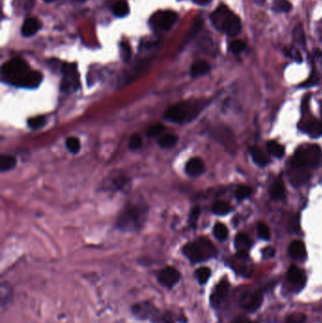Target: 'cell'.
<instances>
[{"label": "cell", "instance_id": "d6a6232c", "mask_svg": "<svg viewBox=\"0 0 322 323\" xmlns=\"http://www.w3.org/2000/svg\"><path fill=\"white\" fill-rule=\"evenodd\" d=\"M257 233H258V236L264 240H269L270 238V229L264 223H259L257 226Z\"/></svg>", "mask_w": 322, "mask_h": 323}, {"label": "cell", "instance_id": "52a82bcc", "mask_svg": "<svg viewBox=\"0 0 322 323\" xmlns=\"http://www.w3.org/2000/svg\"><path fill=\"white\" fill-rule=\"evenodd\" d=\"M133 312L137 317L142 319H150L155 323H172V316H168L167 313L162 314L151 303L143 302L136 304L133 307Z\"/></svg>", "mask_w": 322, "mask_h": 323}, {"label": "cell", "instance_id": "ffe728a7", "mask_svg": "<svg viewBox=\"0 0 322 323\" xmlns=\"http://www.w3.org/2000/svg\"><path fill=\"white\" fill-rule=\"evenodd\" d=\"M234 245H235V248L238 249V251L239 250L247 251V249L251 246V242L247 234L239 233L236 235V237L234 239Z\"/></svg>", "mask_w": 322, "mask_h": 323}, {"label": "cell", "instance_id": "9c48e42d", "mask_svg": "<svg viewBox=\"0 0 322 323\" xmlns=\"http://www.w3.org/2000/svg\"><path fill=\"white\" fill-rule=\"evenodd\" d=\"M178 19V15L172 11L160 12L151 18L152 26L158 30H167L172 28Z\"/></svg>", "mask_w": 322, "mask_h": 323}, {"label": "cell", "instance_id": "bcb514c9", "mask_svg": "<svg viewBox=\"0 0 322 323\" xmlns=\"http://www.w3.org/2000/svg\"><path fill=\"white\" fill-rule=\"evenodd\" d=\"M45 2H46V3H51V2H53V1H55V0H44Z\"/></svg>", "mask_w": 322, "mask_h": 323}, {"label": "cell", "instance_id": "f1b7e54d", "mask_svg": "<svg viewBox=\"0 0 322 323\" xmlns=\"http://www.w3.org/2000/svg\"><path fill=\"white\" fill-rule=\"evenodd\" d=\"M293 38H294V41L297 42L298 44L301 45H305V33L300 24H298L293 30Z\"/></svg>", "mask_w": 322, "mask_h": 323}, {"label": "cell", "instance_id": "e0dca14e", "mask_svg": "<svg viewBox=\"0 0 322 323\" xmlns=\"http://www.w3.org/2000/svg\"><path fill=\"white\" fill-rule=\"evenodd\" d=\"M210 64L205 60H199L191 68V76L194 78H198L201 76L205 75L210 71Z\"/></svg>", "mask_w": 322, "mask_h": 323}, {"label": "cell", "instance_id": "ba28073f", "mask_svg": "<svg viewBox=\"0 0 322 323\" xmlns=\"http://www.w3.org/2000/svg\"><path fill=\"white\" fill-rule=\"evenodd\" d=\"M62 80L60 90L63 93L72 94L80 88V75L75 63H63L61 67Z\"/></svg>", "mask_w": 322, "mask_h": 323}, {"label": "cell", "instance_id": "6da1fadb", "mask_svg": "<svg viewBox=\"0 0 322 323\" xmlns=\"http://www.w3.org/2000/svg\"><path fill=\"white\" fill-rule=\"evenodd\" d=\"M210 19L213 26L217 30L228 36H235L241 31L242 24L239 17L224 5L219 6L211 14Z\"/></svg>", "mask_w": 322, "mask_h": 323}, {"label": "cell", "instance_id": "8fae6325", "mask_svg": "<svg viewBox=\"0 0 322 323\" xmlns=\"http://www.w3.org/2000/svg\"><path fill=\"white\" fill-rule=\"evenodd\" d=\"M180 272L172 267H166L158 274L159 283L166 288H172L180 282Z\"/></svg>", "mask_w": 322, "mask_h": 323}, {"label": "cell", "instance_id": "277c9868", "mask_svg": "<svg viewBox=\"0 0 322 323\" xmlns=\"http://www.w3.org/2000/svg\"><path fill=\"white\" fill-rule=\"evenodd\" d=\"M182 252L192 263H200L216 255L217 249L209 239L202 237L185 245L182 248Z\"/></svg>", "mask_w": 322, "mask_h": 323}, {"label": "cell", "instance_id": "d6986e66", "mask_svg": "<svg viewBox=\"0 0 322 323\" xmlns=\"http://www.w3.org/2000/svg\"><path fill=\"white\" fill-rule=\"evenodd\" d=\"M272 10L277 14L289 13L292 10V4L288 0H273Z\"/></svg>", "mask_w": 322, "mask_h": 323}, {"label": "cell", "instance_id": "60d3db41", "mask_svg": "<svg viewBox=\"0 0 322 323\" xmlns=\"http://www.w3.org/2000/svg\"><path fill=\"white\" fill-rule=\"evenodd\" d=\"M121 57L124 61H127L131 58V49L130 45L125 43L121 44Z\"/></svg>", "mask_w": 322, "mask_h": 323}, {"label": "cell", "instance_id": "7dc6e473", "mask_svg": "<svg viewBox=\"0 0 322 323\" xmlns=\"http://www.w3.org/2000/svg\"><path fill=\"white\" fill-rule=\"evenodd\" d=\"M74 1H77V2H85L87 0H74Z\"/></svg>", "mask_w": 322, "mask_h": 323}, {"label": "cell", "instance_id": "4dcf8cb0", "mask_svg": "<svg viewBox=\"0 0 322 323\" xmlns=\"http://www.w3.org/2000/svg\"><path fill=\"white\" fill-rule=\"evenodd\" d=\"M67 148L71 153L77 154L81 150V142L77 137H69L67 139Z\"/></svg>", "mask_w": 322, "mask_h": 323}, {"label": "cell", "instance_id": "9a60e30c", "mask_svg": "<svg viewBox=\"0 0 322 323\" xmlns=\"http://www.w3.org/2000/svg\"><path fill=\"white\" fill-rule=\"evenodd\" d=\"M288 252L290 256L296 260H304L307 255L306 248L303 242L300 240L293 241L288 248Z\"/></svg>", "mask_w": 322, "mask_h": 323}, {"label": "cell", "instance_id": "c3c4849f", "mask_svg": "<svg viewBox=\"0 0 322 323\" xmlns=\"http://www.w3.org/2000/svg\"><path fill=\"white\" fill-rule=\"evenodd\" d=\"M321 114H322V104H321Z\"/></svg>", "mask_w": 322, "mask_h": 323}, {"label": "cell", "instance_id": "d590c367", "mask_svg": "<svg viewBox=\"0 0 322 323\" xmlns=\"http://www.w3.org/2000/svg\"><path fill=\"white\" fill-rule=\"evenodd\" d=\"M142 147V139L139 136H134L131 137L128 142V148L132 151H137Z\"/></svg>", "mask_w": 322, "mask_h": 323}, {"label": "cell", "instance_id": "d4e9b609", "mask_svg": "<svg viewBox=\"0 0 322 323\" xmlns=\"http://www.w3.org/2000/svg\"><path fill=\"white\" fill-rule=\"evenodd\" d=\"M268 150L270 154L276 158H283L285 155V148L275 141H270L268 143Z\"/></svg>", "mask_w": 322, "mask_h": 323}, {"label": "cell", "instance_id": "74e56055", "mask_svg": "<svg viewBox=\"0 0 322 323\" xmlns=\"http://www.w3.org/2000/svg\"><path fill=\"white\" fill-rule=\"evenodd\" d=\"M306 319V316L302 313H294L287 317L286 323H303Z\"/></svg>", "mask_w": 322, "mask_h": 323}, {"label": "cell", "instance_id": "f35d334b", "mask_svg": "<svg viewBox=\"0 0 322 323\" xmlns=\"http://www.w3.org/2000/svg\"><path fill=\"white\" fill-rule=\"evenodd\" d=\"M285 54L286 56L290 57L293 60H296V61H301L302 60V58H301V55H300V51L295 48V47H289V48H286L285 50Z\"/></svg>", "mask_w": 322, "mask_h": 323}, {"label": "cell", "instance_id": "3957f363", "mask_svg": "<svg viewBox=\"0 0 322 323\" xmlns=\"http://www.w3.org/2000/svg\"><path fill=\"white\" fill-rule=\"evenodd\" d=\"M147 217V206L143 204L131 205L120 214L117 226L122 231H137L142 228Z\"/></svg>", "mask_w": 322, "mask_h": 323}, {"label": "cell", "instance_id": "7c38bea8", "mask_svg": "<svg viewBox=\"0 0 322 323\" xmlns=\"http://www.w3.org/2000/svg\"><path fill=\"white\" fill-rule=\"evenodd\" d=\"M229 284L227 281H221L217 285L215 291L211 296V304L214 307L219 306L221 303L224 302L228 297L229 293Z\"/></svg>", "mask_w": 322, "mask_h": 323}, {"label": "cell", "instance_id": "8d00e7d4", "mask_svg": "<svg viewBox=\"0 0 322 323\" xmlns=\"http://www.w3.org/2000/svg\"><path fill=\"white\" fill-rule=\"evenodd\" d=\"M164 131H165V126L163 124L158 123L156 125H153L149 128L148 136L150 137H156V136H160Z\"/></svg>", "mask_w": 322, "mask_h": 323}, {"label": "cell", "instance_id": "7402d4cb", "mask_svg": "<svg viewBox=\"0 0 322 323\" xmlns=\"http://www.w3.org/2000/svg\"><path fill=\"white\" fill-rule=\"evenodd\" d=\"M251 157L253 159L255 164L260 166H265L270 163V159L266 156V154L258 148H252L250 150Z\"/></svg>", "mask_w": 322, "mask_h": 323}, {"label": "cell", "instance_id": "4fadbf2b", "mask_svg": "<svg viewBox=\"0 0 322 323\" xmlns=\"http://www.w3.org/2000/svg\"><path fill=\"white\" fill-rule=\"evenodd\" d=\"M205 170L203 160L200 158L190 159L185 165V172L191 177H198Z\"/></svg>", "mask_w": 322, "mask_h": 323}, {"label": "cell", "instance_id": "8992f818", "mask_svg": "<svg viewBox=\"0 0 322 323\" xmlns=\"http://www.w3.org/2000/svg\"><path fill=\"white\" fill-rule=\"evenodd\" d=\"M30 71V67L25 60L15 58L4 63L2 67V77L6 83L20 87Z\"/></svg>", "mask_w": 322, "mask_h": 323}, {"label": "cell", "instance_id": "1f68e13d", "mask_svg": "<svg viewBox=\"0 0 322 323\" xmlns=\"http://www.w3.org/2000/svg\"><path fill=\"white\" fill-rule=\"evenodd\" d=\"M29 127L32 130H38V128H43L45 126V118L44 116H36L30 118L29 122Z\"/></svg>", "mask_w": 322, "mask_h": 323}, {"label": "cell", "instance_id": "836d02e7", "mask_svg": "<svg viewBox=\"0 0 322 323\" xmlns=\"http://www.w3.org/2000/svg\"><path fill=\"white\" fill-rule=\"evenodd\" d=\"M246 48V44L241 40H235L230 44V49L233 54H239L243 52Z\"/></svg>", "mask_w": 322, "mask_h": 323}, {"label": "cell", "instance_id": "ee69618b", "mask_svg": "<svg viewBox=\"0 0 322 323\" xmlns=\"http://www.w3.org/2000/svg\"><path fill=\"white\" fill-rule=\"evenodd\" d=\"M212 0H193V2L196 3V4H199V5H205L207 3H209Z\"/></svg>", "mask_w": 322, "mask_h": 323}, {"label": "cell", "instance_id": "4316f807", "mask_svg": "<svg viewBox=\"0 0 322 323\" xmlns=\"http://www.w3.org/2000/svg\"><path fill=\"white\" fill-rule=\"evenodd\" d=\"M178 136L175 135H166L159 140V146L162 149H171L178 143Z\"/></svg>", "mask_w": 322, "mask_h": 323}, {"label": "cell", "instance_id": "44dd1931", "mask_svg": "<svg viewBox=\"0 0 322 323\" xmlns=\"http://www.w3.org/2000/svg\"><path fill=\"white\" fill-rule=\"evenodd\" d=\"M16 165V159L12 155H1L0 157V171L6 172L12 170Z\"/></svg>", "mask_w": 322, "mask_h": 323}, {"label": "cell", "instance_id": "cb8c5ba5", "mask_svg": "<svg viewBox=\"0 0 322 323\" xmlns=\"http://www.w3.org/2000/svg\"><path fill=\"white\" fill-rule=\"evenodd\" d=\"M130 11V8L127 5V1L126 0H119L117 1L113 7H112V12L115 16L117 17H124L127 15Z\"/></svg>", "mask_w": 322, "mask_h": 323}, {"label": "cell", "instance_id": "7a4b0ae2", "mask_svg": "<svg viewBox=\"0 0 322 323\" xmlns=\"http://www.w3.org/2000/svg\"><path fill=\"white\" fill-rule=\"evenodd\" d=\"M205 102L202 100L192 102H180L171 106L165 113V118L176 124H183L193 120L203 111Z\"/></svg>", "mask_w": 322, "mask_h": 323}, {"label": "cell", "instance_id": "f546056e", "mask_svg": "<svg viewBox=\"0 0 322 323\" xmlns=\"http://www.w3.org/2000/svg\"><path fill=\"white\" fill-rule=\"evenodd\" d=\"M214 234L218 240H225L228 237V229L224 224L217 223L214 227Z\"/></svg>", "mask_w": 322, "mask_h": 323}, {"label": "cell", "instance_id": "603a6c76", "mask_svg": "<svg viewBox=\"0 0 322 323\" xmlns=\"http://www.w3.org/2000/svg\"><path fill=\"white\" fill-rule=\"evenodd\" d=\"M305 131L311 136H321L322 135V122H318V121L313 120L307 122V124H305Z\"/></svg>", "mask_w": 322, "mask_h": 323}, {"label": "cell", "instance_id": "30bf717a", "mask_svg": "<svg viewBox=\"0 0 322 323\" xmlns=\"http://www.w3.org/2000/svg\"><path fill=\"white\" fill-rule=\"evenodd\" d=\"M263 303V293L260 290L245 293L240 299V306L247 312H254Z\"/></svg>", "mask_w": 322, "mask_h": 323}, {"label": "cell", "instance_id": "5bb4252c", "mask_svg": "<svg viewBox=\"0 0 322 323\" xmlns=\"http://www.w3.org/2000/svg\"><path fill=\"white\" fill-rule=\"evenodd\" d=\"M42 27L41 22L36 18L30 17L25 20L22 26V34L25 37H31L35 35Z\"/></svg>", "mask_w": 322, "mask_h": 323}, {"label": "cell", "instance_id": "484cf974", "mask_svg": "<svg viewBox=\"0 0 322 323\" xmlns=\"http://www.w3.org/2000/svg\"><path fill=\"white\" fill-rule=\"evenodd\" d=\"M231 210H232L231 205L225 202H217L213 205V208H212L213 213L217 216H225L229 214Z\"/></svg>", "mask_w": 322, "mask_h": 323}, {"label": "cell", "instance_id": "7bdbcfd3", "mask_svg": "<svg viewBox=\"0 0 322 323\" xmlns=\"http://www.w3.org/2000/svg\"><path fill=\"white\" fill-rule=\"evenodd\" d=\"M232 323H254L252 320L248 319L247 317H245V316H240V317H237L235 318Z\"/></svg>", "mask_w": 322, "mask_h": 323}, {"label": "cell", "instance_id": "e575fe53", "mask_svg": "<svg viewBox=\"0 0 322 323\" xmlns=\"http://www.w3.org/2000/svg\"><path fill=\"white\" fill-rule=\"evenodd\" d=\"M252 193V189L248 186H240L236 192H235V197L237 200H244L247 199Z\"/></svg>", "mask_w": 322, "mask_h": 323}, {"label": "cell", "instance_id": "ac0fdd59", "mask_svg": "<svg viewBox=\"0 0 322 323\" xmlns=\"http://www.w3.org/2000/svg\"><path fill=\"white\" fill-rule=\"evenodd\" d=\"M270 198L274 201L283 200L285 196V187L282 180L275 181L270 188Z\"/></svg>", "mask_w": 322, "mask_h": 323}, {"label": "cell", "instance_id": "f6af8a7d", "mask_svg": "<svg viewBox=\"0 0 322 323\" xmlns=\"http://www.w3.org/2000/svg\"><path fill=\"white\" fill-rule=\"evenodd\" d=\"M257 3H259V4H262V3H264L265 2V0H255Z\"/></svg>", "mask_w": 322, "mask_h": 323}, {"label": "cell", "instance_id": "83f0119b", "mask_svg": "<svg viewBox=\"0 0 322 323\" xmlns=\"http://www.w3.org/2000/svg\"><path fill=\"white\" fill-rule=\"evenodd\" d=\"M195 276L200 284L204 285V284H206V283L208 282V280L210 278V269H209V268H206V267L200 268V269H198V270L196 271Z\"/></svg>", "mask_w": 322, "mask_h": 323}, {"label": "cell", "instance_id": "2e32d148", "mask_svg": "<svg viewBox=\"0 0 322 323\" xmlns=\"http://www.w3.org/2000/svg\"><path fill=\"white\" fill-rule=\"evenodd\" d=\"M287 279L292 285L297 286H303L306 281L304 272L295 266L291 267L287 271Z\"/></svg>", "mask_w": 322, "mask_h": 323}, {"label": "cell", "instance_id": "b9f144b4", "mask_svg": "<svg viewBox=\"0 0 322 323\" xmlns=\"http://www.w3.org/2000/svg\"><path fill=\"white\" fill-rule=\"evenodd\" d=\"M263 255L266 258H270V257H273L275 255V249L271 247H269V248H266L264 250H263Z\"/></svg>", "mask_w": 322, "mask_h": 323}, {"label": "cell", "instance_id": "5b68a950", "mask_svg": "<svg viewBox=\"0 0 322 323\" xmlns=\"http://www.w3.org/2000/svg\"><path fill=\"white\" fill-rule=\"evenodd\" d=\"M321 157V150L318 146H302L295 152V155L291 160V165L295 168L303 169H307L309 167H315L316 165H319Z\"/></svg>", "mask_w": 322, "mask_h": 323}, {"label": "cell", "instance_id": "ab89813d", "mask_svg": "<svg viewBox=\"0 0 322 323\" xmlns=\"http://www.w3.org/2000/svg\"><path fill=\"white\" fill-rule=\"evenodd\" d=\"M200 215H201V209L199 207H195L191 210L190 216H189V224L191 227L195 228L197 225V221L200 218Z\"/></svg>", "mask_w": 322, "mask_h": 323}]
</instances>
